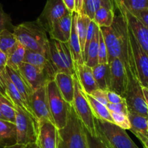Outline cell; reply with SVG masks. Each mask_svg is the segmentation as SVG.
I'll list each match as a JSON object with an SVG mask.
<instances>
[{
	"label": "cell",
	"mask_w": 148,
	"mask_h": 148,
	"mask_svg": "<svg viewBox=\"0 0 148 148\" xmlns=\"http://www.w3.org/2000/svg\"><path fill=\"white\" fill-rule=\"evenodd\" d=\"M122 35V52L120 59L122 61L127 78V87L124 98L129 111L134 112L148 118V108L145 100L143 86L140 83L135 62L132 53L127 36V24L121 14L116 15Z\"/></svg>",
	"instance_id": "1"
},
{
	"label": "cell",
	"mask_w": 148,
	"mask_h": 148,
	"mask_svg": "<svg viewBox=\"0 0 148 148\" xmlns=\"http://www.w3.org/2000/svg\"><path fill=\"white\" fill-rule=\"evenodd\" d=\"M13 33L17 41L26 49L39 52L49 58V39L47 33L36 21L25 22L14 26Z\"/></svg>",
	"instance_id": "2"
},
{
	"label": "cell",
	"mask_w": 148,
	"mask_h": 148,
	"mask_svg": "<svg viewBox=\"0 0 148 148\" xmlns=\"http://www.w3.org/2000/svg\"><path fill=\"white\" fill-rule=\"evenodd\" d=\"M57 148H88L86 129L76 114L72 104H69L66 124L58 129Z\"/></svg>",
	"instance_id": "3"
},
{
	"label": "cell",
	"mask_w": 148,
	"mask_h": 148,
	"mask_svg": "<svg viewBox=\"0 0 148 148\" xmlns=\"http://www.w3.org/2000/svg\"><path fill=\"white\" fill-rule=\"evenodd\" d=\"M97 129L111 148H139L125 129L114 123L95 118Z\"/></svg>",
	"instance_id": "4"
},
{
	"label": "cell",
	"mask_w": 148,
	"mask_h": 148,
	"mask_svg": "<svg viewBox=\"0 0 148 148\" xmlns=\"http://www.w3.org/2000/svg\"><path fill=\"white\" fill-rule=\"evenodd\" d=\"M73 78L74 85H75V94H74L72 105H73L76 114L83 123L85 129L92 136H95L98 135L95 118L93 116L90 106L85 97V92L81 88V86L75 73L73 74Z\"/></svg>",
	"instance_id": "5"
},
{
	"label": "cell",
	"mask_w": 148,
	"mask_h": 148,
	"mask_svg": "<svg viewBox=\"0 0 148 148\" xmlns=\"http://www.w3.org/2000/svg\"><path fill=\"white\" fill-rule=\"evenodd\" d=\"M46 87L49 110L53 123L58 129H63L67 122L69 104L62 97L54 79L48 81Z\"/></svg>",
	"instance_id": "6"
},
{
	"label": "cell",
	"mask_w": 148,
	"mask_h": 148,
	"mask_svg": "<svg viewBox=\"0 0 148 148\" xmlns=\"http://www.w3.org/2000/svg\"><path fill=\"white\" fill-rule=\"evenodd\" d=\"M15 126L17 143L27 145L36 142L38 120L29 113L15 107Z\"/></svg>",
	"instance_id": "7"
},
{
	"label": "cell",
	"mask_w": 148,
	"mask_h": 148,
	"mask_svg": "<svg viewBox=\"0 0 148 148\" xmlns=\"http://www.w3.org/2000/svg\"><path fill=\"white\" fill-rule=\"evenodd\" d=\"M49 58L55 72L75 73L74 62L68 42L49 39Z\"/></svg>",
	"instance_id": "8"
},
{
	"label": "cell",
	"mask_w": 148,
	"mask_h": 148,
	"mask_svg": "<svg viewBox=\"0 0 148 148\" xmlns=\"http://www.w3.org/2000/svg\"><path fill=\"white\" fill-rule=\"evenodd\" d=\"M99 28L102 33L106 46L109 63L112 59L120 57L122 52V35L117 16L115 15L114 23L111 26Z\"/></svg>",
	"instance_id": "9"
},
{
	"label": "cell",
	"mask_w": 148,
	"mask_h": 148,
	"mask_svg": "<svg viewBox=\"0 0 148 148\" xmlns=\"http://www.w3.org/2000/svg\"><path fill=\"white\" fill-rule=\"evenodd\" d=\"M62 0H47L43 12L36 23L49 33L52 26L59 20L69 14Z\"/></svg>",
	"instance_id": "10"
},
{
	"label": "cell",
	"mask_w": 148,
	"mask_h": 148,
	"mask_svg": "<svg viewBox=\"0 0 148 148\" xmlns=\"http://www.w3.org/2000/svg\"><path fill=\"white\" fill-rule=\"evenodd\" d=\"M127 36H128L129 41H130V46H131L132 53L133 57H134V62H135L140 83L143 86H146L148 83V55L141 47L127 24Z\"/></svg>",
	"instance_id": "11"
},
{
	"label": "cell",
	"mask_w": 148,
	"mask_h": 148,
	"mask_svg": "<svg viewBox=\"0 0 148 148\" xmlns=\"http://www.w3.org/2000/svg\"><path fill=\"white\" fill-rule=\"evenodd\" d=\"M115 7L130 28L133 35L141 47L148 55V28L143 25L124 6L120 4H116Z\"/></svg>",
	"instance_id": "12"
},
{
	"label": "cell",
	"mask_w": 148,
	"mask_h": 148,
	"mask_svg": "<svg viewBox=\"0 0 148 148\" xmlns=\"http://www.w3.org/2000/svg\"><path fill=\"white\" fill-rule=\"evenodd\" d=\"M59 142L58 129L48 120H38V131L36 143L40 148H57Z\"/></svg>",
	"instance_id": "13"
},
{
	"label": "cell",
	"mask_w": 148,
	"mask_h": 148,
	"mask_svg": "<svg viewBox=\"0 0 148 148\" xmlns=\"http://www.w3.org/2000/svg\"><path fill=\"white\" fill-rule=\"evenodd\" d=\"M108 64L110 68L108 90L114 91L124 97L127 87V78L122 61L119 57H116Z\"/></svg>",
	"instance_id": "14"
},
{
	"label": "cell",
	"mask_w": 148,
	"mask_h": 148,
	"mask_svg": "<svg viewBox=\"0 0 148 148\" xmlns=\"http://www.w3.org/2000/svg\"><path fill=\"white\" fill-rule=\"evenodd\" d=\"M30 105L38 120L45 119L53 123L49 110L46 86L33 91L30 97Z\"/></svg>",
	"instance_id": "15"
},
{
	"label": "cell",
	"mask_w": 148,
	"mask_h": 148,
	"mask_svg": "<svg viewBox=\"0 0 148 148\" xmlns=\"http://www.w3.org/2000/svg\"><path fill=\"white\" fill-rule=\"evenodd\" d=\"M18 71L33 91L45 86L50 81L44 71L26 62H22L19 65Z\"/></svg>",
	"instance_id": "16"
},
{
	"label": "cell",
	"mask_w": 148,
	"mask_h": 148,
	"mask_svg": "<svg viewBox=\"0 0 148 148\" xmlns=\"http://www.w3.org/2000/svg\"><path fill=\"white\" fill-rule=\"evenodd\" d=\"M23 62L30 64L33 66L40 68L44 71L49 79H54L55 74H56L54 68L51 62L50 59L43 54L25 49Z\"/></svg>",
	"instance_id": "17"
},
{
	"label": "cell",
	"mask_w": 148,
	"mask_h": 148,
	"mask_svg": "<svg viewBox=\"0 0 148 148\" xmlns=\"http://www.w3.org/2000/svg\"><path fill=\"white\" fill-rule=\"evenodd\" d=\"M74 68L81 88L84 92L90 94L94 90L98 89L94 79L92 68L88 66L85 63H74Z\"/></svg>",
	"instance_id": "18"
},
{
	"label": "cell",
	"mask_w": 148,
	"mask_h": 148,
	"mask_svg": "<svg viewBox=\"0 0 148 148\" xmlns=\"http://www.w3.org/2000/svg\"><path fill=\"white\" fill-rule=\"evenodd\" d=\"M72 13H69L58 20L49 32L51 39L62 42H68L69 40L72 28Z\"/></svg>",
	"instance_id": "19"
},
{
	"label": "cell",
	"mask_w": 148,
	"mask_h": 148,
	"mask_svg": "<svg viewBox=\"0 0 148 148\" xmlns=\"http://www.w3.org/2000/svg\"><path fill=\"white\" fill-rule=\"evenodd\" d=\"M54 81L64 100L69 104H72L75 94L73 75L64 72L56 73Z\"/></svg>",
	"instance_id": "20"
},
{
	"label": "cell",
	"mask_w": 148,
	"mask_h": 148,
	"mask_svg": "<svg viewBox=\"0 0 148 148\" xmlns=\"http://www.w3.org/2000/svg\"><path fill=\"white\" fill-rule=\"evenodd\" d=\"M78 13L72 12V28H71V33L69 40L68 41L69 49H70L71 55L74 63L75 64H83V61L81 50L80 44H79V37H78L77 29V20Z\"/></svg>",
	"instance_id": "21"
},
{
	"label": "cell",
	"mask_w": 148,
	"mask_h": 148,
	"mask_svg": "<svg viewBox=\"0 0 148 148\" xmlns=\"http://www.w3.org/2000/svg\"><path fill=\"white\" fill-rule=\"evenodd\" d=\"M1 75H2L3 78H4V81H5L6 87H7V93H8L9 97H10V100H11L12 103L14 104V107H20V108H21L23 110L25 111L26 113H29V114H30L31 115L34 116L36 118L34 113H33V110H32L31 107L26 103V102L25 101L23 97H22L20 93L18 91V90H17V88L14 86L13 83L12 82V81L10 80L7 71H4L3 73H1Z\"/></svg>",
	"instance_id": "22"
},
{
	"label": "cell",
	"mask_w": 148,
	"mask_h": 148,
	"mask_svg": "<svg viewBox=\"0 0 148 148\" xmlns=\"http://www.w3.org/2000/svg\"><path fill=\"white\" fill-rule=\"evenodd\" d=\"M6 71H7L10 80L13 83L14 86L18 90V91L20 93L26 103L30 107V97L33 94V90L30 89V87L29 86L25 80L22 76V75L18 71H14V70H12V68L7 66L6 67Z\"/></svg>",
	"instance_id": "23"
},
{
	"label": "cell",
	"mask_w": 148,
	"mask_h": 148,
	"mask_svg": "<svg viewBox=\"0 0 148 148\" xmlns=\"http://www.w3.org/2000/svg\"><path fill=\"white\" fill-rule=\"evenodd\" d=\"M17 143L15 123L0 120V147Z\"/></svg>",
	"instance_id": "24"
},
{
	"label": "cell",
	"mask_w": 148,
	"mask_h": 148,
	"mask_svg": "<svg viewBox=\"0 0 148 148\" xmlns=\"http://www.w3.org/2000/svg\"><path fill=\"white\" fill-rule=\"evenodd\" d=\"M92 74L98 89L108 90L109 89V64H98L92 68Z\"/></svg>",
	"instance_id": "25"
},
{
	"label": "cell",
	"mask_w": 148,
	"mask_h": 148,
	"mask_svg": "<svg viewBox=\"0 0 148 148\" xmlns=\"http://www.w3.org/2000/svg\"><path fill=\"white\" fill-rule=\"evenodd\" d=\"M85 94L87 100H88V103L90 106L91 110H92L94 117L98 120H106V121L113 123L111 113H110L109 110L106 107V105L97 101L90 94H86V93H85Z\"/></svg>",
	"instance_id": "26"
},
{
	"label": "cell",
	"mask_w": 148,
	"mask_h": 148,
	"mask_svg": "<svg viewBox=\"0 0 148 148\" xmlns=\"http://www.w3.org/2000/svg\"><path fill=\"white\" fill-rule=\"evenodd\" d=\"M101 7L116 10L114 0H83V6L81 13L86 15L92 20L95 12Z\"/></svg>",
	"instance_id": "27"
},
{
	"label": "cell",
	"mask_w": 148,
	"mask_h": 148,
	"mask_svg": "<svg viewBox=\"0 0 148 148\" xmlns=\"http://www.w3.org/2000/svg\"><path fill=\"white\" fill-rule=\"evenodd\" d=\"M115 17V10L101 7L94 15L93 20L99 28L108 27L113 24Z\"/></svg>",
	"instance_id": "28"
},
{
	"label": "cell",
	"mask_w": 148,
	"mask_h": 148,
	"mask_svg": "<svg viewBox=\"0 0 148 148\" xmlns=\"http://www.w3.org/2000/svg\"><path fill=\"white\" fill-rule=\"evenodd\" d=\"M25 49L21 44L17 42L15 46L7 55V66L14 71H18L19 65L24 60Z\"/></svg>",
	"instance_id": "29"
},
{
	"label": "cell",
	"mask_w": 148,
	"mask_h": 148,
	"mask_svg": "<svg viewBox=\"0 0 148 148\" xmlns=\"http://www.w3.org/2000/svg\"><path fill=\"white\" fill-rule=\"evenodd\" d=\"M128 117L131 124L132 132H137L143 135L147 134V120L148 118L134 112H128Z\"/></svg>",
	"instance_id": "30"
},
{
	"label": "cell",
	"mask_w": 148,
	"mask_h": 148,
	"mask_svg": "<svg viewBox=\"0 0 148 148\" xmlns=\"http://www.w3.org/2000/svg\"><path fill=\"white\" fill-rule=\"evenodd\" d=\"M98 39H99V28L97 29L87 52L85 63L90 68H93L98 64Z\"/></svg>",
	"instance_id": "31"
},
{
	"label": "cell",
	"mask_w": 148,
	"mask_h": 148,
	"mask_svg": "<svg viewBox=\"0 0 148 148\" xmlns=\"http://www.w3.org/2000/svg\"><path fill=\"white\" fill-rule=\"evenodd\" d=\"M90 21L91 19L86 15L82 14V13L78 14L77 20V29L78 37H79V44H80L82 56H83L84 49H85L87 32H88V26H89Z\"/></svg>",
	"instance_id": "32"
},
{
	"label": "cell",
	"mask_w": 148,
	"mask_h": 148,
	"mask_svg": "<svg viewBox=\"0 0 148 148\" xmlns=\"http://www.w3.org/2000/svg\"><path fill=\"white\" fill-rule=\"evenodd\" d=\"M17 42V38L13 32L7 29H4L0 32V49L7 55L15 46Z\"/></svg>",
	"instance_id": "33"
},
{
	"label": "cell",
	"mask_w": 148,
	"mask_h": 148,
	"mask_svg": "<svg viewBox=\"0 0 148 148\" xmlns=\"http://www.w3.org/2000/svg\"><path fill=\"white\" fill-rule=\"evenodd\" d=\"M0 111L6 120L15 123L16 110L14 104L0 94Z\"/></svg>",
	"instance_id": "34"
},
{
	"label": "cell",
	"mask_w": 148,
	"mask_h": 148,
	"mask_svg": "<svg viewBox=\"0 0 148 148\" xmlns=\"http://www.w3.org/2000/svg\"><path fill=\"white\" fill-rule=\"evenodd\" d=\"M114 1L115 4H121L131 12L148 8V0H114Z\"/></svg>",
	"instance_id": "35"
},
{
	"label": "cell",
	"mask_w": 148,
	"mask_h": 148,
	"mask_svg": "<svg viewBox=\"0 0 148 148\" xmlns=\"http://www.w3.org/2000/svg\"><path fill=\"white\" fill-rule=\"evenodd\" d=\"M110 113L114 124L125 130H130L131 129V124L129 120L128 114L124 113H114L111 111H110Z\"/></svg>",
	"instance_id": "36"
},
{
	"label": "cell",
	"mask_w": 148,
	"mask_h": 148,
	"mask_svg": "<svg viewBox=\"0 0 148 148\" xmlns=\"http://www.w3.org/2000/svg\"><path fill=\"white\" fill-rule=\"evenodd\" d=\"M86 136L88 148H111L98 131V135L94 136L86 130Z\"/></svg>",
	"instance_id": "37"
},
{
	"label": "cell",
	"mask_w": 148,
	"mask_h": 148,
	"mask_svg": "<svg viewBox=\"0 0 148 148\" xmlns=\"http://www.w3.org/2000/svg\"><path fill=\"white\" fill-rule=\"evenodd\" d=\"M108 52L104 41L103 34L99 28V39H98V64H108Z\"/></svg>",
	"instance_id": "38"
},
{
	"label": "cell",
	"mask_w": 148,
	"mask_h": 148,
	"mask_svg": "<svg viewBox=\"0 0 148 148\" xmlns=\"http://www.w3.org/2000/svg\"><path fill=\"white\" fill-rule=\"evenodd\" d=\"M98 26L95 23L93 20H91L89 26H88V32H87L86 39H85V49H84V53H83V61L84 62H85V59H86L87 52H88V46H89L90 44L91 41H92V38H93L94 35H95V32H96L97 29L98 28Z\"/></svg>",
	"instance_id": "39"
},
{
	"label": "cell",
	"mask_w": 148,
	"mask_h": 148,
	"mask_svg": "<svg viewBox=\"0 0 148 148\" xmlns=\"http://www.w3.org/2000/svg\"><path fill=\"white\" fill-rule=\"evenodd\" d=\"M14 26L12 23V20L10 16L3 10V7L0 3V32L4 29L10 30V29L13 30Z\"/></svg>",
	"instance_id": "40"
},
{
	"label": "cell",
	"mask_w": 148,
	"mask_h": 148,
	"mask_svg": "<svg viewBox=\"0 0 148 148\" xmlns=\"http://www.w3.org/2000/svg\"><path fill=\"white\" fill-rule=\"evenodd\" d=\"M109 111L114 112V113H124L128 114V107H127L126 100L120 103H116V104H112V103H108L106 105Z\"/></svg>",
	"instance_id": "41"
},
{
	"label": "cell",
	"mask_w": 148,
	"mask_h": 148,
	"mask_svg": "<svg viewBox=\"0 0 148 148\" xmlns=\"http://www.w3.org/2000/svg\"><path fill=\"white\" fill-rule=\"evenodd\" d=\"M90 94L93 98H95L97 101L99 102L102 103V104H105V105H107V104H108V100H107L106 97V90L97 89L92 91Z\"/></svg>",
	"instance_id": "42"
},
{
	"label": "cell",
	"mask_w": 148,
	"mask_h": 148,
	"mask_svg": "<svg viewBox=\"0 0 148 148\" xmlns=\"http://www.w3.org/2000/svg\"><path fill=\"white\" fill-rule=\"evenodd\" d=\"M131 13L133 15L135 16L143 25L148 28V8L143 9L138 11L132 12Z\"/></svg>",
	"instance_id": "43"
},
{
	"label": "cell",
	"mask_w": 148,
	"mask_h": 148,
	"mask_svg": "<svg viewBox=\"0 0 148 148\" xmlns=\"http://www.w3.org/2000/svg\"><path fill=\"white\" fill-rule=\"evenodd\" d=\"M106 97L108 103H112V104L122 102L125 100L122 96L111 90H106Z\"/></svg>",
	"instance_id": "44"
},
{
	"label": "cell",
	"mask_w": 148,
	"mask_h": 148,
	"mask_svg": "<svg viewBox=\"0 0 148 148\" xmlns=\"http://www.w3.org/2000/svg\"><path fill=\"white\" fill-rule=\"evenodd\" d=\"M0 94H1V96H3L4 98H6L7 100H8L9 101L11 102L10 97H9V95H8V93H7L5 81H4V78H3L2 75H1V73H0Z\"/></svg>",
	"instance_id": "45"
},
{
	"label": "cell",
	"mask_w": 148,
	"mask_h": 148,
	"mask_svg": "<svg viewBox=\"0 0 148 148\" xmlns=\"http://www.w3.org/2000/svg\"><path fill=\"white\" fill-rule=\"evenodd\" d=\"M7 62V56L3 51L0 49V73H3L6 71Z\"/></svg>",
	"instance_id": "46"
},
{
	"label": "cell",
	"mask_w": 148,
	"mask_h": 148,
	"mask_svg": "<svg viewBox=\"0 0 148 148\" xmlns=\"http://www.w3.org/2000/svg\"><path fill=\"white\" fill-rule=\"evenodd\" d=\"M65 7L69 12H75V0H62Z\"/></svg>",
	"instance_id": "47"
},
{
	"label": "cell",
	"mask_w": 148,
	"mask_h": 148,
	"mask_svg": "<svg viewBox=\"0 0 148 148\" xmlns=\"http://www.w3.org/2000/svg\"><path fill=\"white\" fill-rule=\"evenodd\" d=\"M132 133H134V134L139 139H140V142L143 143V146H145V147L148 148V139L145 136V135L142 134V133H137V132H132Z\"/></svg>",
	"instance_id": "48"
},
{
	"label": "cell",
	"mask_w": 148,
	"mask_h": 148,
	"mask_svg": "<svg viewBox=\"0 0 148 148\" xmlns=\"http://www.w3.org/2000/svg\"><path fill=\"white\" fill-rule=\"evenodd\" d=\"M82 6H83V0H75V12L79 13L82 12Z\"/></svg>",
	"instance_id": "49"
},
{
	"label": "cell",
	"mask_w": 148,
	"mask_h": 148,
	"mask_svg": "<svg viewBox=\"0 0 148 148\" xmlns=\"http://www.w3.org/2000/svg\"><path fill=\"white\" fill-rule=\"evenodd\" d=\"M1 148H27V145L16 143V144H14V145H7V146L2 147Z\"/></svg>",
	"instance_id": "50"
},
{
	"label": "cell",
	"mask_w": 148,
	"mask_h": 148,
	"mask_svg": "<svg viewBox=\"0 0 148 148\" xmlns=\"http://www.w3.org/2000/svg\"><path fill=\"white\" fill-rule=\"evenodd\" d=\"M143 91L145 100L146 104H147V107L148 108V89L145 86H143Z\"/></svg>",
	"instance_id": "51"
},
{
	"label": "cell",
	"mask_w": 148,
	"mask_h": 148,
	"mask_svg": "<svg viewBox=\"0 0 148 148\" xmlns=\"http://www.w3.org/2000/svg\"><path fill=\"white\" fill-rule=\"evenodd\" d=\"M27 148H40L38 144L36 142H33V143L29 144L27 145Z\"/></svg>",
	"instance_id": "52"
},
{
	"label": "cell",
	"mask_w": 148,
	"mask_h": 148,
	"mask_svg": "<svg viewBox=\"0 0 148 148\" xmlns=\"http://www.w3.org/2000/svg\"><path fill=\"white\" fill-rule=\"evenodd\" d=\"M0 120H6L5 118H4V116H3V115L1 114V111H0Z\"/></svg>",
	"instance_id": "53"
},
{
	"label": "cell",
	"mask_w": 148,
	"mask_h": 148,
	"mask_svg": "<svg viewBox=\"0 0 148 148\" xmlns=\"http://www.w3.org/2000/svg\"><path fill=\"white\" fill-rule=\"evenodd\" d=\"M145 136H146V137H147V139H148V133H147V134L145 135Z\"/></svg>",
	"instance_id": "54"
},
{
	"label": "cell",
	"mask_w": 148,
	"mask_h": 148,
	"mask_svg": "<svg viewBox=\"0 0 148 148\" xmlns=\"http://www.w3.org/2000/svg\"><path fill=\"white\" fill-rule=\"evenodd\" d=\"M145 87H147V88L148 89V83H147V86H146Z\"/></svg>",
	"instance_id": "55"
},
{
	"label": "cell",
	"mask_w": 148,
	"mask_h": 148,
	"mask_svg": "<svg viewBox=\"0 0 148 148\" xmlns=\"http://www.w3.org/2000/svg\"><path fill=\"white\" fill-rule=\"evenodd\" d=\"M147 132H148V120H147Z\"/></svg>",
	"instance_id": "56"
},
{
	"label": "cell",
	"mask_w": 148,
	"mask_h": 148,
	"mask_svg": "<svg viewBox=\"0 0 148 148\" xmlns=\"http://www.w3.org/2000/svg\"><path fill=\"white\" fill-rule=\"evenodd\" d=\"M143 148H147V147H145V146H143Z\"/></svg>",
	"instance_id": "57"
}]
</instances>
